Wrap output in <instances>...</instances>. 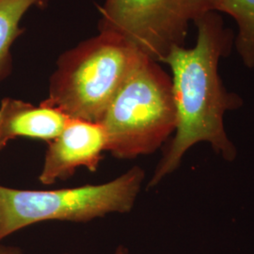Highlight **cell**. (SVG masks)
Listing matches in <instances>:
<instances>
[{
  "mask_svg": "<svg viewBox=\"0 0 254 254\" xmlns=\"http://www.w3.org/2000/svg\"><path fill=\"white\" fill-rule=\"evenodd\" d=\"M217 11H210L195 22L197 43L193 48L175 46L162 64L172 71L176 129L163 156L148 183L156 187L181 165L184 155L200 142L208 143L226 161H234L237 151L228 136L224 117L239 109L243 101L225 88L218 64L233 46L234 35Z\"/></svg>",
  "mask_w": 254,
  "mask_h": 254,
  "instance_id": "obj_1",
  "label": "cell"
},
{
  "mask_svg": "<svg viewBox=\"0 0 254 254\" xmlns=\"http://www.w3.org/2000/svg\"><path fill=\"white\" fill-rule=\"evenodd\" d=\"M158 64L141 55L101 120L107 152L118 159L154 154L175 132L172 77Z\"/></svg>",
  "mask_w": 254,
  "mask_h": 254,
  "instance_id": "obj_2",
  "label": "cell"
},
{
  "mask_svg": "<svg viewBox=\"0 0 254 254\" xmlns=\"http://www.w3.org/2000/svg\"><path fill=\"white\" fill-rule=\"evenodd\" d=\"M141 55L123 38L100 31L59 58L48 96L41 103L69 118L100 123Z\"/></svg>",
  "mask_w": 254,
  "mask_h": 254,
  "instance_id": "obj_3",
  "label": "cell"
},
{
  "mask_svg": "<svg viewBox=\"0 0 254 254\" xmlns=\"http://www.w3.org/2000/svg\"><path fill=\"white\" fill-rule=\"evenodd\" d=\"M144 179V170L135 166L100 185L55 190H24L0 185V241L39 222H88L113 213H129Z\"/></svg>",
  "mask_w": 254,
  "mask_h": 254,
  "instance_id": "obj_4",
  "label": "cell"
},
{
  "mask_svg": "<svg viewBox=\"0 0 254 254\" xmlns=\"http://www.w3.org/2000/svg\"><path fill=\"white\" fill-rule=\"evenodd\" d=\"M218 1L106 0L99 7V27L162 63L173 47L184 46L190 23L216 11Z\"/></svg>",
  "mask_w": 254,
  "mask_h": 254,
  "instance_id": "obj_5",
  "label": "cell"
},
{
  "mask_svg": "<svg viewBox=\"0 0 254 254\" xmlns=\"http://www.w3.org/2000/svg\"><path fill=\"white\" fill-rule=\"evenodd\" d=\"M107 136L100 123L70 119L60 135L48 142L39 181L45 186L73 176L78 168L97 171Z\"/></svg>",
  "mask_w": 254,
  "mask_h": 254,
  "instance_id": "obj_6",
  "label": "cell"
},
{
  "mask_svg": "<svg viewBox=\"0 0 254 254\" xmlns=\"http://www.w3.org/2000/svg\"><path fill=\"white\" fill-rule=\"evenodd\" d=\"M69 118L59 109L44 104L5 97L0 102V151L19 137L45 140L61 134Z\"/></svg>",
  "mask_w": 254,
  "mask_h": 254,
  "instance_id": "obj_7",
  "label": "cell"
},
{
  "mask_svg": "<svg viewBox=\"0 0 254 254\" xmlns=\"http://www.w3.org/2000/svg\"><path fill=\"white\" fill-rule=\"evenodd\" d=\"M46 0H0V82L9 76L12 70L11 47L23 32L20 23L34 6Z\"/></svg>",
  "mask_w": 254,
  "mask_h": 254,
  "instance_id": "obj_8",
  "label": "cell"
},
{
  "mask_svg": "<svg viewBox=\"0 0 254 254\" xmlns=\"http://www.w3.org/2000/svg\"><path fill=\"white\" fill-rule=\"evenodd\" d=\"M216 11L226 13L236 21V51L245 66L254 68V0H219Z\"/></svg>",
  "mask_w": 254,
  "mask_h": 254,
  "instance_id": "obj_9",
  "label": "cell"
},
{
  "mask_svg": "<svg viewBox=\"0 0 254 254\" xmlns=\"http://www.w3.org/2000/svg\"><path fill=\"white\" fill-rule=\"evenodd\" d=\"M0 254H23V252L18 247L0 245Z\"/></svg>",
  "mask_w": 254,
  "mask_h": 254,
  "instance_id": "obj_10",
  "label": "cell"
},
{
  "mask_svg": "<svg viewBox=\"0 0 254 254\" xmlns=\"http://www.w3.org/2000/svg\"><path fill=\"white\" fill-rule=\"evenodd\" d=\"M113 254H130L128 250L124 246H119L118 248L115 250Z\"/></svg>",
  "mask_w": 254,
  "mask_h": 254,
  "instance_id": "obj_11",
  "label": "cell"
}]
</instances>
